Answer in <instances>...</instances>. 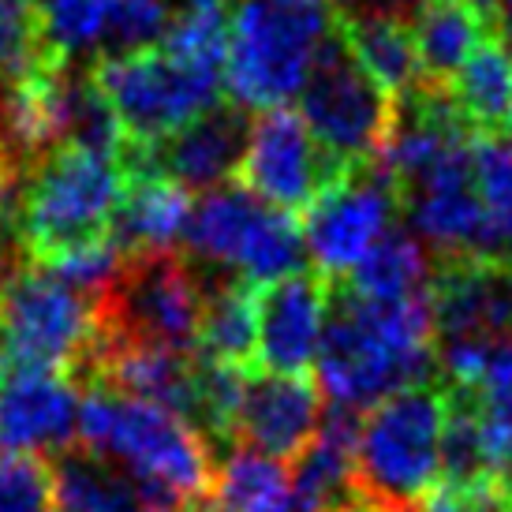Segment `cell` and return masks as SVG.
Masks as SVG:
<instances>
[{"instance_id":"obj_1","label":"cell","mask_w":512,"mask_h":512,"mask_svg":"<svg viewBox=\"0 0 512 512\" xmlns=\"http://www.w3.org/2000/svg\"><path fill=\"white\" fill-rule=\"evenodd\" d=\"M434 337L430 292L397 303L337 292L322 352L314 359L322 397L333 408L370 412L393 393L427 385L438 370Z\"/></svg>"},{"instance_id":"obj_2","label":"cell","mask_w":512,"mask_h":512,"mask_svg":"<svg viewBox=\"0 0 512 512\" xmlns=\"http://www.w3.org/2000/svg\"><path fill=\"white\" fill-rule=\"evenodd\" d=\"M79 449L128 471L146 505H195L210 498L214 453L210 438L184 415L124 397L105 382H86L79 397Z\"/></svg>"},{"instance_id":"obj_3","label":"cell","mask_w":512,"mask_h":512,"mask_svg":"<svg viewBox=\"0 0 512 512\" xmlns=\"http://www.w3.org/2000/svg\"><path fill=\"white\" fill-rule=\"evenodd\" d=\"M124 191L128 165L116 154L64 143L30 161L15 199V240L23 258L38 262L72 243L109 236Z\"/></svg>"},{"instance_id":"obj_4","label":"cell","mask_w":512,"mask_h":512,"mask_svg":"<svg viewBox=\"0 0 512 512\" xmlns=\"http://www.w3.org/2000/svg\"><path fill=\"white\" fill-rule=\"evenodd\" d=\"M90 75L113 105L128 150H150L228 101L225 57H191L165 42L124 57H98Z\"/></svg>"},{"instance_id":"obj_5","label":"cell","mask_w":512,"mask_h":512,"mask_svg":"<svg viewBox=\"0 0 512 512\" xmlns=\"http://www.w3.org/2000/svg\"><path fill=\"white\" fill-rule=\"evenodd\" d=\"M333 27L337 12L329 8L243 0L228 19L225 98L255 113L285 109L303 94Z\"/></svg>"},{"instance_id":"obj_6","label":"cell","mask_w":512,"mask_h":512,"mask_svg":"<svg viewBox=\"0 0 512 512\" xmlns=\"http://www.w3.org/2000/svg\"><path fill=\"white\" fill-rule=\"evenodd\" d=\"M101 341L98 296L64 285L38 262H15L0 277V348L15 367L86 378Z\"/></svg>"},{"instance_id":"obj_7","label":"cell","mask_w":512,"mask_h":512,"mask_svg":"<svg viewBox=\"0 0 512 512\" xmlns=\"http://www.w3.org/2000/svg\"><path fill=\"white\" fill-rule=\"evenodd\" d=\"M449 393L412 385L359 419V494L397 512H415L441 479V434Z\"/></svg>"},{"instance_id":"obj_8","label":"cell","mask_w":512,"mask_h":512,"mask_svg":"<svg viewBox=\"0 0 512 512\" xmlns=\"http://www.w3.org/2000/svg\"><path fill=\"white\" fill-rule=\"evenodd\" d=\"M187 255L214 273L240 277L247 285H273L299 270L307 255L296 214L273 210L236 180L202 191L184 232Z\"/></svg>"},{"instance_id":"obj_9","label":"cell","mask_w":512,"mask_h":512,"mask_svg":"<svg viewBox=\"0 0 512 512\" xmlns=\"http://www.w3.org/2000/svg\"><path fill=\"white\" fill-rule=\"evenodd\" d=\"M299 116L318 146L344 169L370 165L393 131L397 101L348 53L341 23L322 45L311 79L299 94Z\"/></svg>"},{"instance_id":"obj_10","label":"cell","mask_w":512,"mask_h":512,"mask_svg":"<svg viewBox=\"0 0 512 512\" xmlns=\"http://www.w3.org/2000/svg\"><path fill=\"white\" fill-rule=\"evenodd\" d=\"M206 281L176 251L135 255L98 296L101 337L191 352L199 344Z\"/></svg>"},{"instance_id":"obj_11","label":"cell","mask_w":512,"mask_h":512,"mask_svg":"<svg viewBox=\"0 0 512 512\" xmlns=\"http://www.w3.org/2000/svg\"><path fill=\"white\" fill-rule=\"evenodd\" d=\"M400 191L374 161L341 172L318 199L303 210V247L322 277H348L363 255L397 228Z\"/></svg>"},{"instance_id":"obj_12","label":"cell","mask_w":512,"mask_h":512,"mask_svg":"<svg viewBox=\"0 0 512 512\" xmlns=\"http://www.w3.org/2000/svg\"><path fill=\"white\" fill-rule=\"evenodd\" d=\"M344 165L318 146L303 116L292 109H266L247 131V150L240 161V180L262 202L285 214H303L326 191Z\"/></svg>"},{"instance_id":"obj_13","label":"cell","mask_w":512,"mask_h":512,"mask_svg":"<svg viewBox=\"0 0 512 512\" xmlns=\"http://www.w3.org/2000/svg\"><path fill=\"white\" fill-rule=\"evenodd\" d=\"M434 333L445 341H512V270L505 258H438L430 277Z\"/></svg>"},{"instance_id":"obj_14","label":"cell","mask_w":512,"mask_h":512,"mask_svg":"<svg viewBox=\"0 0 512 512\" xmlns=\"http://www.w3.org/2000/svg\"><path fill=\"white\" fill-rule=\"evenodd\" d=\"M333 288L318 270H296L258 288V367L307 374L322 352Z\"/></svg>"},{"instance_id":"obj_15","label":"cell","mask_w":512,"mask_h":512,"mask_svg":"<svg viewBox=\"0 0 512 512\" xmlns=\"http://www.w3.org/2000/svg\"><path fill=\"white\" fill-rule=\"evenodd\" d=\"M247 116L240 105H217L210 113L195 116L191 124L172 131L150 150H124L128 169H154L187 191H214L240 176V161L247 150Z\"/></svg>"},{"instance_id":"obj_16","label":"cell","mask_w":512,"mask_h":512,"mask_svg":"<svg viewBox=\"0 0 512 512\" xmlns=\"http://www.w3.org/2000/svg\"><path fill=\"white\" fill-rule=\"evenodd\" d=\"M79 389L64 370L12 367L0 389V449L68 453L79 434Z\"/></svg>"},{"instance_id":"obj_17","label":"cell","mask_w":512,"mask_h":512,"mask_svg":"<svg viewBox=\"0 0 512 512\" xmlns=\"http://www.w3.org/2000/svg\"><path fill=\"white\" fill-rule=\"evenodd\" d=\"M322 427V389L303 374H255L243 389L236 441L273 460H296Z\"/></svg>"},{"instance_id":"obj_18","label":"cell","mask_w":512,"mask_h":512,"mask_svg":"<svg viewBox=\"0 0 512 512\" xmlns=\"http://www.w3.org/2000/svg\"><path fill=\"white\" fill-rule=\"evenodd\" d=\"M292 498L299 512H337L359 498V412L333 408L296 456Z\"/></svg>"},{"instance_id":"obj_19","label":"cell","mask_w":512,"mask_h":512,"mask_svg":"<svg viewBox=\"0 0 512 512\" xmlns=\"http://www.w3.org/2000/svg\"><path fill=\"white\" fill-rule=\"evenodd\" d=\"M337 23H341L348 53L393 101L427 83L404 8L367 4L363 12H337Z\"/></svg>"},{"instance_id":"obj_20","label":"cell","mask_w":512,"mask_h":512,"mask_svg":"<svg viewBox=\"0 0 512 512\" xmlns=\"http://www.w3.org/2000/svg\"><path fill=\"white\" fill-rule=\"evenodd\" d=\"M191 191L154 169H128V191L120 199L113 221V236L120 247L135 255H165L184 243L191 217Z\"/></svg>"},{"instance_id":"obj_21","label":"cell","mask_w":512,"mask_h":512,"mask_svg":"<svg viewBox=\"0 0 512 512\" xmlns=\"http://www.w3.org/2000/svg\"><path fill=\"white\" fill-rule=\"evenodd\" d=\"M408 23L427 83H453L471 53L490 38V12L471 0H412Z\"/></svg>"},{"instance_id":"obj_22","label":"cell","mask_w":512,"mask_h":512,"mask_svg":"<svg viewBox=\"0 0 512 512\" xmlns=\"http://www.w3.org/2000/svg\"><path fill=\"white\" fill-rule=\"evenodd\" d=\"M195 352L210 363L251 367L258 356V288L217 273L214 285L206 281L202 322Z\"/></svg>"},{"instance_id":"obj_23","label":"cell","mask_w":512,"mask_h":512,"mask_svg":"<svg viewBox=\"0 0 512 512\" xmlns=\"http://www.w3.org/2000/svg\"><path fill=\"white\" fill-rule=\"evenodd\" d=\"M430 247L412 228H389L382 240L370 247L363 262L344 277L341 292L370 303H397V299L427 296L430 292Z\"/></svg>"},{"instance_id":"obj_24","label":"cell","mask_w":512,"mask_h":512,"mask_svg":"<svg viewBox=\"0 0 512 512\" xmlns=\"http://www.w3.org/2000/svg\"><path fill=\"white\" fill-rule=\"evenodd\" d=\"M202 512H299L292 498V475L281 460L236 445L214 471L210 498L199 505Z\"/></svg>"},{"instance_id":"obj_25","label":"cell","mask_w":512,"mask_h":512,"mask_svg":"<svg viewBox=\"0 0 512 512\" xmlns=\"http://www.w3.org/2000/svg\"><path fill=\"white\" fill-rule=\"evenodd\" d=\"M57 512H143L146 501L128 471L86 449H68L53 464Z\"/></svg>"},{"instance_id":"obj_26","label":"cell","mask_w":512,"mask_h":512,"mask_svg":"<svg viewBox=\"0 0 512 512\" xmlns=\"http://www.w3.org/2000/svg\"><path fill=\"white\" fill-rule=\"evenodd\" d=\"M449 90L475 135H498L512 109V49L501 38H486Z\"/></svg>"},{"instance_id":"obj_27","label":"cell","mask_w":512,"mask_h":512,"mask_svg":"<svg viewBox=\"0 0 512 512\" xmlns=\"http://www.w3.org/2000/svg\"><path fill=\"white\" fill-rule=\"evenodd\" d=\"M113 27V0H38L42 57L75 68L86 57H105Z\"/></svg>"},{"instance_id":"obj_28","label":"cell","mask_w":512,"mask_h":512,"mask_svg":"<svg viewBox=\"0 0 512 512\" xmlns=\"http://www.w3.org/2000/svg\"><path fill=\"white\" fill-rule=\"evenodd\" d=\"M38 266L49 270L53 277H60L64 285L86 292V296H101V292L120 277V270L128 266V251H124L120 240L109 232V236L72 243V247H64V251H53V255L38 258Z\"/></svg>"},{"instance_id":"obj_29","label":"cell","mask_w":512,"mask_h":512,"mask_svg":"<svg viewBox=\"0 0 512 512\" xmlns=\"http://www.w3.org/2000/svg\"><path fill=\"white\" fill-rule=\"evenodd\" d=\"M475 187L486 214L494 221L501 247H512V143L501 135H479L475 139Z\"/></svg>"},{"instance_id":"obj_30","label":"cell","mask_w":512,"mask_h":512,"mask_svg":"<svg viewBox=\"0 0 512 512\" xmlns=\"http://www.w3.org/2000/svg\"><path fill=\"white\" fill-rule=\"evenodd\" d=\"M53 464L38 453L0 449V512H53Z\"/></svg>"},{"instance_id":"obj_31","label":"cell","mask_w":512,"mask_h":512,"mask_svg":"<svg viewBox=\"0 0 512 512\" xmlns=\"http://www.w3.org/2000/svg\"><path fill=\"white\" fill-rule=\"evenodd\" d=\"M172 23H176L172 0H113V27H109L105 57L154 49L169 38Z\"/></svg>"},{"instance_id":"obj_32","label":"cell","mask_w":512,"mask_h":512,"mask_svg":"<svg viewBox=\"0 0 512 512\" xmlns=\"http://www.w3.org/2000/svg\"><path fill=\"white\" fill-rule=\"evenodd\" d=\"M42 60L38 0H0V72L4 79H19Z\"/></svg>"},{"instance_id":"obj_33","label":"cell","mask_w":512,"mask_h":512,"mask_svg":"<svg viewBox=\"0 0 512 512\" xmlns=\"http://www.w3.org/2000/svg\"><path fill=\"white\" fill-rule=\"evenodd\" d=\"M415 512H512L509 486L498 479H441Z\"/></svg>"},{"instance_id":"obj_34","label":"cell","mask_w":512,"mask_h":512,"mask_svg":"<svg viewBox=\"0 0 512 512\" xmlns=\"http://www.w3.org/2000/svg\"><path fill=\"white\" fill-rule=\"evenodd\" d=\"M494 19H498L501 42L512 49V0H498V4H494Z\"/></svg>"},{"instance_id":"obj_35","label":"cell","mask_w":512,"mask_h":512,"mask_svg":"<svg viewBox=\"0 0 512 512\" xmlns=\"http://www.w3.org/2000/svg\"><path fill=\"white\" fill-rule=\"evenodd\" d=\"M337 512H397V509H389V505H382V501L359 494L356 501H348V505H344V509H337Z\"/></svg>"},{"instance_id":"obj_36","label":"cell","mask_w":512,"mask_h":512,"mask_svg":"<svg viewBox=\"0 0 512 512\" xmlns=\"http://www.w3.org/2000/svg\"><path fill=\"white\" fill-rule=\"evenodd\" d=\"M180 12H206V8H225V0H172ZM176 12V15H180Z\"/></svg>"},{"instance_id":"obj_37","label":"cell","mask_w":512,"mask_h":512,"mask_svg":"<svg viewBox=\"0 0 512 512\" xmlns=\"http://www.w3.org/2000/svg\"><path fill=\"white\" fill-rule=\"evenodd\" d=\"M266 4H285V8H326V0H266Z\"/></svg>"},{"instance_id":"obj_38","label":"cell","mask_w":512,"mask_h":512,"mask_svg":"<svg viewBox=\"0 0 512 512\" xmlns=\"http://www.w3.org/2000/svg\"><path fill=\"white\" fill-rule=\"evenodd\" d=\"M4 378H8V356H4V348H0V389H4Z\"/></svg>"},{"instance_id":"obj_39","label":"cell","mask_w":512,"mask_h":512,"mask_svg":"<svg viewBox=\"0 0 512 512\" xmlns=\"http://www.w3.org/2000/svg\"><path fill=\"white\" fill-rule=\"evenodd\" d=\"M143 512H180V509L176 505H146Z\"/></svg>"},{"instance_id":"obj_40","label":"cell","mask_w":512,"mask_h":512,"mask_svg":"<svg viewBox=\"0 0 512 512\" xmlns=\"http://www.w3.org/2000/svg\"><path fill=\"white\" fill-rule=\"evenodd\" d=\"M471 4H479L483 12H494V4H498V0H471Z\"/></svg>"},{"instance_id":"obj_41","label":"cell","mask_w":512,"mask_h":512,"mask_svg":"<svg viewBox=\"0 0 512 512\" xmlns=\"http://www.w3.org/2000/svg\"><path fill=\"white\" fill-rule=\"evenodd\" d=\"M505 128H509V135H512V109H509V124H505ZM509 143H512V139H509Z\"/></svg>"},{"instance_id":"obj_42","label":"cell","mask_w":512,"mask_h":512,"mask_svg":"<svg viewBox=\"0 0 512 512\" xmlns=\"http://www.w3.org/2000/svg\"><path fill=\"white\" fill-rule=\"evenodd\" d=\"M509 270H512V262H509Z\"/></svg>"},{"instance_id":"obj_43","label":"cell","mask_w":512,"mask_h":512,"mask_svg":"<svg viewBox=\"0 0 512 512\" xmlns=\"http://www.w3.org/2000/svg\"><path fill=\"white\" fill-rule=\"evenodd\" d=\"M509 494H512V486H509Z\"/></svg>"},{"instance_id":"obj_44","label":"cell","mask_w":512,"mask_h":512,"mask_svg":"<svg viewBox=\"0 0 512 512\" xmlns=\"http://www.w3.org/2000/svg\"><path fill=\"white\" fill-rule=\"evenodd\" d=\"M195 512H202V509H195Z\"/></svg>"}]
</instances>
